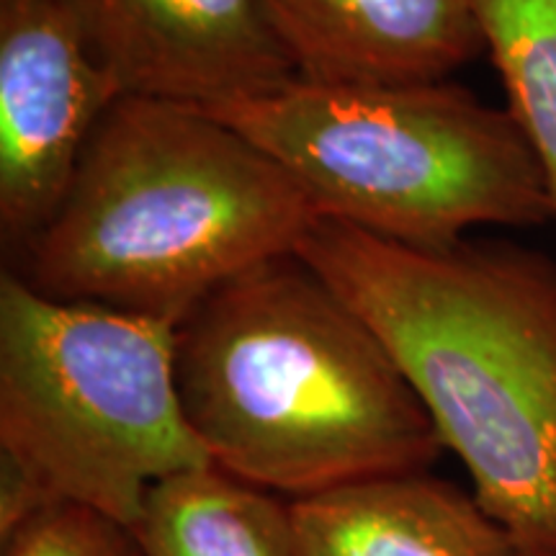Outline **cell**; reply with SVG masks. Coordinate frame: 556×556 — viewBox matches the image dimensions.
I'll return each mask as SVG.
<instances>
[{
	"mask_svg": "<svg viewBox=\"0 0 556 556\" xmlns=\"http://www.w3.org/2000/svg\"><path fill=\"white\" fill-rule=\"evenodd\" d=\"M296 255L371 325L518 556H556V263L319 217Z\"/></svg>",
	"mask_w": 556,
	"mask_h": 556,
	"instance_id": "1",
	"label": "cell"
},
{
	"mask_svg": "<svg viewBox=\"0 0 556 556\" xmlns=\"http://www.w3.org/2000/svg\"><path fill=\"white\" fill-rule=\"evenodd\" d=\"M176 387L208 462L289 500L428 471L443 451L389 348L296 253L180 319Z\"/></svg>",
	"mask_w": 556,
	"mask_h": 556,
	"instance_id": "2",
	"label": "cell"
},
{
	"mask_svg": "<svg viewBox=\"0 0 556 556\" xmlns=\"http://www.w3.org/2000/svg\"><path fill=\"white\" fill-rule=\"evenodd\" d=\"M319 217L266 150L212 111L122 96L11 270L52 299L178 325L229 278L296 253Z\"/></svg>",
	"mask_w": 556,
	"mask_h": 556,
	"instance_id": "3",
	"label": "cell"
},
{
	"mask_svg": "<svg viewBox=\"0 0 556 556\" xmlns=\"http://www.w3.org/2000/svg\"><path fill=\"white\" fill-rule=\"evenodd\" d=\"M206 111L266 150L323 217L377 238L448 248L471 227L556 217L546 173L510 111L451 80L291 78Z\"/></svg>",
	"mask_w": 556,
	"mask_h": 556,
	"instance_id": "4",
	"label": "cell"
},
{
	"mask_svg": "<svg viewBox=\"0 0 556 556\" xmlns=\"http://www.w3.org/2000/svg\"><path fill=\"white\" fill-rule=\"evenodd\" d=\"M176 387V325L0 278V467L41 505L131 526L160 479L204 467Z\"/></svg>",
	"mask_w": 556,
	"mask_h": 556,
	"instance_id": "5",
	"label": "cell"
},
{
	"mask_svg": "<svg viewBox=\"0 0 556 556\" xmlns=\"http://www.w3.org/2000/svg\"><path fill=\"white\" fill-rule=\"evenodd\" d=\"M122 96L62 0H0V238L11 263L58 212Z\"/></svg>",
	"mask_w": 556,
	"mask_h": 556,
	"instance_id": "6",
	"label": "cell"
},
{
	"mask_svg": "<svg viewBox=\"0 0 556 556\" xmlns=\"http://www.w3.org/2000/svg\"><path fill=\"white\" fill-rule=\"evenodd\" d=\"M124 96L219 106L294 78L258 0H62Z\"/></svg>",
	"mask_w": 556,
	"mask_h": 556,
	"instance_id": "7",
	"label": "cell"
},
{
	"mask_svg": "<svg viewBox=\"0 0 556 556\" xmlns=\"http://www.w3.org/2000/svg\"><path fill=\"white\" fill-rule=\"evenodd\" d=\"M294 78L332 86L448 80L484 52L477 0H258Z\"/></svg>",
	"mask_w": 556,
	"mask_h": 556,
	"instance_id": "8",
	"label": "cell"
},
{
	"mask_svg": "<svg viewBox=\"0 0 556 556\" xmlns=\"http://www.w3.org/2000/svg\"><path fill=\"white\" fill-rule=\"evenodd\" d=\"M291 510L304 556H518L475 492L428 471L336 486Z\"/></svg>",
	"mask_w": 556,
	"mask_h": 556,
	"instance_id": "9",
	"label": "cell"
},
{
	"mask_svg": "<svg viewBox=\"0 0 556 556\" xmlns=\"http://www.w3.org/2000/svg\"><path fill=\"white\" fill-rule=\"evenodd\" d=\"M129 531L142 556H304L291 500L217 464L152 484Z\"/></svg>",
	"mask_w": 556,
	"mask_h": 556,
	"instance_id": "10",
	"label": "cell"
},
{
	"mask_svg": "<svg viewBox=\"0 0 556 556\" xmlns=\"http://www.w3.org/2000/svg\"><path fill=\"white\" fill-rule=\"evenodd\" d=\"M484 52L507 90L556 206V0H477Z\"/></svg>",
	"mask_w": 556,
	"mask_h": 556,
	"instance_id": "11",
	"label": "cell"
},
{
	"mask_svg": "<svg viewBox=\"0 0 556 556\" xmlns=\"http://www.w3.org/2000/svg\"><path fill=\"white\" fill-rule=\"evenodd\" d=\"M0 541V556H142L127 526L75 505H45Z\"/></svg>",
	"mask_w": 556,
	"mask_h": 556,
	"instance_id": "12",
	"label": "cell"
}]
</instances>
